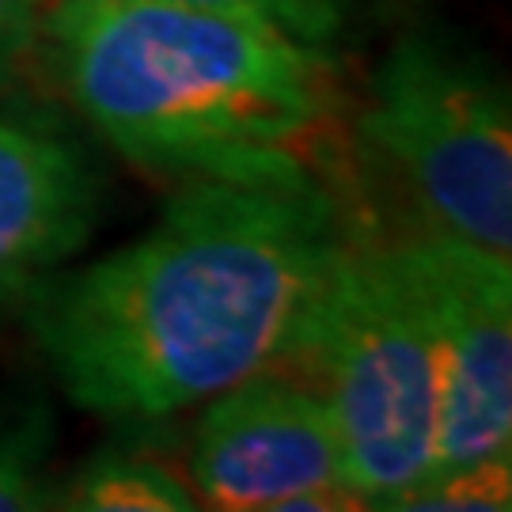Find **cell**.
I'll list each match as a JSON object with an SVG mask.
<instances>
[{
	"instance_id": "1",
	"label": "cell",
	"mask_w": 512,
	"mask_h": 512,
	"mask_svg": "<svg viewBox=\"0 0 512 512\" xmlns=\"http://www.w3.org/2000/svg\"><path fill=\"white\" fill-rule=\"evenodd\" d=\"M353 236L327 186L190 183L145 239L23 296L76 406L160 421L289 361Z\"/></svg>"
},
{
	"instance_id": "2",
	"label": "cell",
	"mask_w": 512,
	"mask_h": 512,
	"mask_svg": "<svg viewBox=\"0 0 512 512\" xmlns=\"http://www.w3.org/2000/svg\"><path fill=\"white\" fill-rule=\"evenodd\" d=\"M38 38L65 99L137 167L323 186L342 118L327 46L183 0H46Z\"/></svg>"
},
{
	"instance_id": "3",
	"label": "cell",
	"mask_w": 512,
	"mask_h": 512,
	"mask_svg": "<svg viewBox=\"0 0 512 512\" xmlns=\"http://www.w3.org/2000/svg\"><path fill=\"white\" fill-rule=\"evenodd\" d=\"M289 361L311 376L342 440L349 486L395 509L437 471L440 346L395 239H346Z\"/></svg>"
},
{
	"instance_id": "4",
	"label": "cell",
	"mask_w": 512,
	"mask_h": 512,
	"mask_svg": "<svg viewBox=\"0 0 512 512\" xmlns=\"http://www.w3.org/2000/svg\"><path fill=\"white\" fill-rule=\"evenodd\" d=\"M357 141L414 209V232L512 258L509 95L429 38H403L372 80Z\"/></svg>"
},
{
	"instance_id": "5",
	"label": "cell",
	"mask_w": 512,
	"mask_h": 512,
	"mask_svg": "<svg viewBox=\"0 0 512 512\" xmlns=\"http://www.w3.org/2000/svg\"><path fill=\"white\" fill-rule=\"evenodd\" d=\"M190 478L198 501L228 512L372 509L349 486L323 399L270 368L209 399L194 429Z\"/></svg>"
},
{
	"instance_id": "6",
	"label": "cell",
	"mask_w": 512,
	"mask_h": 512,
	"mask_svg": "<svg viewBox=\"0 0 512 512\" xmlns=\"http://www.w3.org/2000/svg\"><path fill=\"white\" fill-rule=\"evenodd\" d=\"M440 346L437 471L509 452L512 444V258L448 236H399Z\"/></svg>"
},
{
	"instance_id": "7",
	"label": "cell",
	"mask_w": 512,
	"mask_h": 512,
	"mask_svg": "<svg viewBox=\"0 0 512 512\" xmlns=\"http://www.w3.org/2000/svg\"><path fill=\"white\" fill-rule=\"evenodd\" d=\"M99 175L84 145L50 114H0V308L23 300L84 247Z\"/></svg>"
},
{
	"instance_id": "8",
	"label": "cell",
	"mask_w": 512,
	"mask_h": 512,
	"mask_svg": "<svg viewBox=\"0 0 512 512\" xmlns=\"http://www.w3.org/2000/svg\"><path fill=\"white\" fill-rule=\"evenodd\" d=\"M202 501L164 459L133 448L99 452L80 475L57 490V509L76 512H190Z\"/></svg>"
},
{
	"instance_id": "9",
	"label": "cell",
	"mask_w": 512,
	"mask_h": 512,
	"mask_svg": "<svg viewBox=\"0 0 512 512\" xmlns=\"http://www.w3.org/2000/svg\"><path fill=\"white\" fill-rule=\"evenodd\" d=\"M46 414L31 410L27 418L0 425V512L57 509V482L46 478Z\"/></svg>"
},
{
	"instance_id": "10",
	"label": "cell",
	"mask_w": 512,
	"mask_h": 512,
	"mask_svg": "<svg viewBox=\"0 0 512 512\" xmlns=\"http://www.w3.org/2000/svg\"><path fill=\"white\" fill-rule=\"evenodd\" d=\"M512 459L509 452L475 459L467 467L425 478L418 490L399 497L395 509H509Z\"/></svg>"
},
{
	"instance_id": "11",
	"label": "cell",
	"mask_w": 512,
	"mask_h": 512,
	"mask_svg": "<svg viewBox=\"0 0 512 512\" xmlns=\"http://www.w3.org/2000/svg\"><path fill=\"white\" fill-rule=\"evenodd\" d=\"M183 4L266 19V23L304 38V42H315V46H330L346 19V0H183Z\"/></svg>"
},
{
	"instance_id": "12",
	"label": "cell",
	"mask_w": 512,
	"mask_h": 512,
	"mask_svg": "<svg viewBox=\"0 0 512 512\" xmlns=\"http://www.w3.org/2000/svg\"><path fill=\"white\" fill-rule=\"evenodd\" d=\"M46 0H0V84L35 50Z\"/></svg>"
}]
</instances>
